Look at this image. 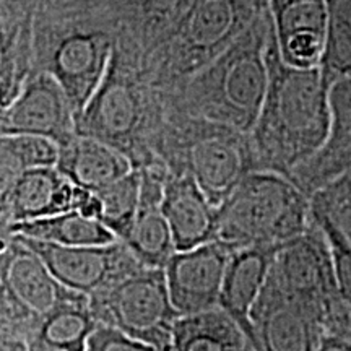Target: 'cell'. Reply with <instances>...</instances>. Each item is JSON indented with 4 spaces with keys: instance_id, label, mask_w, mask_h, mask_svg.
Returning <instances> with one entry per match:
<instances>
[{
    "instance_id": "1",
    "label": "cell",
    "mask_w": 351,
    "mask_h": 351,
    "mask_svg": "<svg viewBox=\"0 0 351 351\" xmlns=\"http://www.w3.org/2000/svg\"><path fill=\"white\" fill-rule=\"evenodd\" d=\"M269 88L251 135L261 168L293 179L319 155L330 134V85L320 67L295 69L280 59L274 34L267 43Z\"/></svg>"
},
{
    "instance_id": "2",
    "label": "cell",
    "mask_w": 351,
    "mask_h": 351,
    "mask_svg": "<svg viewBox=\"0 0 351 351\" xmlns=\"http://www.w3.org/2000/svg\"><path fill=\"white\" fill-rule=\"evenodd\" d=\"M304 191L287 176L252 169L218 207L217 239L232 251L282 247L311 226Z\"/></svg>"
},
{
    "instance_id": "3",
    "label": "cell",
    "mask_w": 351,
    "mask_h": 351,
    "mask_svg": "<svg viewBox=\"0 0 351 351\" xmlns=\"http://www.w3.org/2000/svg\"><path fill=\"white\" fill-rule=\"evenodd\" d=\"M269 36L270 19L265 10L208 70L210 114L226 129L249 135L256 125L269 88L265 57Z\"/></svg>"
},
{
    "instance_id": "4",
    "label": "cell",
    "mask_w": 351,
    "mask_h": 351,
    "mask_svg": "<svg viewBox=\"0 0 351 351\" xmlns=\"http://www.w3.org/2000/svg\"><path fill=\"white\" fill-rule=\"evenodd\" d=\"M90 307L99 326L169 351L171 330L179 314L169 300L163 269L140 267L90 296Z\"/></svg>"
},
{
    "instance_id": "5",
    "label": "cell",
    "mask_w": 351,
    "mask_h": 351,
    "mask_svg": "<svg viewBox=\"0 0 351 351\" xmlns=\"http://www.w3.org/2000/svg\"><path fill=\"white\" fill-rule=\"evenodd\" d=\"M270 275L289 298L326 327L332 309L341 301L333 276L330 252L322 231L314 223L275 254Z\"/></svg>"
},
{
    "instance_id": "6",
    "label": "cell",
    "mask_w": 351,
    "mask_h": 351,
    "mask_svg": "<svg viewBox=\"0 0 351 351\" xmlns=\"http://www.w3.org/2000/svg\"><path fill=\"white\" fill-rule=\"evenodd\" d=\"M16 239L38 254L64 287L88 298L145 267L119 239L82 247H64L21 234H16Z\"/></svg>"
},
{
    "instance_id": "7",
    "label": "cell",
    "mask_w": 351,
    "mask_h": 351,
    "mask_svg": "<svg viewBox=\"0 0 351 351\" xmlns=\"http://www.w3.org/2000/svg\"><path fill=\"white\" fill-rule=\"evenodd\" d=\"M231 254L232 249L219 241L173 254L163 270L169 300L179 315L218 306Z\"/></svg>"
},
{
    "instance_id": "8",
    "label": "cell",
    "mask_w": 351,
    "mask_h": 351,
    "mask_svg": "<svg viewBox=\"0 0 351 351\" xmlns=\"http://www.w3.org/2000/svg\"><path fill=\"white\" fill-rule=\"evenodd\" d=\"M75 112L62 86L43 73L26 82L21 93L5 109H0V135H39L59 147L77 134Z\"/></svg>"
},
{
    "instance_id": "9",
    "label": "cell",
    "mask_w": 351,
    "mask_h": 351,
    "mask_svg": "<svg viewBox=\"0 0 351 351\" xmlns=\"http://www.w3.org/2000/svg\"><path fill=\"white\" fill-rule=\"evenodd\" d=\"M251 327L256 351H314L324 333L317 320L270 274L251 313Z\"/></svg>"
},
{
    "instance_id": "10",
    "label": "cell",
    "mask_w": 351,
    "mask_h": 351,
    "mask_svg": "<svg viewBox=\"0 0 351 351\" xmlns=\"http://www.w3.org/2000/svg\"><path fill=\"white\" fill-rule=\"evenodd\" d=\"M142 122V106L134 86L109 67L93 98L77 117V134L101 140L134 160L135 135Z\"/></svg>"
},
{
    "instance_id": "11",
    "label": "cell",
    "mask_w": 351,
    "mask_h": 351,
    "mask_svg": "<svg viewBox=\"0 0 351 351\" xmlns=\"http://www.w3.org/2000/svg\"><path fill=\"white\" fill-rule=\"evenodd\" d=\"M267 13L280 59L295 69L320 67L327 39V0H269Z\"/></svg>"
},
{
    "instance_id": "12",
    "label": "cell",
    "mask_w": 351,
    "mask_h": 351,
    "mask_svg": "<svg viewBox=\"0 0 351 351\" xmlns=\"http://www.w3.org/2000/svg\"><path fill=\"white\" fill-rule=\"evenodd\" d=\"M244 134L226 129L195 138L189 145L182 173L191 174L213 205L225 202L236 186L252 171V150Z\"/></svg>"
},
{
    "instance_id": "13",
    "label": "cell",
    "mask_w": 351,
    "mask_h": 351,
    "mask_svg": "<svg viewBox=\"0 0 351 351\" xmlns=\"http://www.w3.org/2000/svg\"><path fill=\"white\" fill-rule=\"evenodd\" d=\"M258 13L244 0H189L181 23L182 44L191 56L215 60Z\"/></svg>"
},
{
    "instance_id": "14",
    "label": "cell",
    "mask_w": 351,
    "mask_h": 351,
    "mask_svg": "<svg viewBox=\"0 0 351 351\" xmlns=\"http://www.w3.org/2000/svg\"><path fill=\"white\" fill-rule=\"evenodd\" d=\"M109 67L111 46L103 34L77 33L59 44L51 75L62 86L75 112V119L93 98Z\"/></svg>"
},
{
    "instance_id": "15",
    "label": "cell",
    "mask_w": 351,
    "mask_h": 351,
    "mask_svg": "<svg viewBox=\"0 0 351 351\" xmlns=\"http://www.w3.org/2000/svg\"><path fill=\"white\" fill-rule=\"evenodd\" d=\"M161 210L173 234L176 251H187L217 239L218 207L191 174H168Z\"/></svg>"
},
{
    "instance_id": "16",
    "label": "cell",
    "mask_w": 351,
    "mask_h": 351,
    "mask_svg": "<svg viewBox=\"0 0 351 351\" xmlns=\"http://www.w3.org/2000/svg\"><path fill=\"white\" fill-rule=\"evenodd\" d=\"M280 247H244L232 251L228 262L218 306L226 311L252 343L251 313L269 278ZM254 346V345H252Z\"/></svg>"
},
{
    "instance_id": "17",
    "label": "cell",
    "mask_w": 351,
    "mask_h": 351,
    "mask_svg": "<svg viewBox=\"0 0 351 351\" xmlns=\"http://www.w3.org/2000/svg\"><path fill=\"white\" fill-rule=\"evenodd\" d=\"M56 168L73 186L98 192L129 174L134 166L111 145L75 134L59 145Z\"/></svg>"
},
{
    "instance_id": "18",
    "label": "cell",
    "mask_w": 351,
    "mask_h": 351,
    "mask_svg": "<svg viewBox=\"0 0 351 351\" xmlns=\"http://www.w3.org/2000/svg\"><path fill=\"white\" fill-rule=\"evenodd\" d=\"M3 285L21 304L28 307L38 317L49 314L51 311L70 301L86 296L64 287L43 258L21 244L19 239L8 261Z\"/></svg>"
},
{
    "instance_id": "19",
    "label": "cell",
    "mask_w": 351,
    "mask_h": 351,
    "mask_svg": "<svg viewBox=\"0 0 351 351\" xmlns=\"http://www.w3.org/2000/svg\"><path fill=\"white\" fill-rule=\"evenodd\" d=\"M75 186L56 166L28 169L8 199L5 217L12 223L54 217L73 210Z\"/></svg>"
},
{
    "instance_id": "20",
    "label": "cell",
    "mask_w": 351,
    "mask_h": 351,
    "mask_svg": "<svg viewBox=\"0 0 351 351\" xmlns=\"http://www.w3.org/2000/svg\"><path fill=\"white\" fill-rule=\"evenodd\" d=\"M169 351H256L245 332L217 306L179 315L171 330Z\"/></svg>"
},
{
    "instance_id": "21",
    "label": "cell",
    "mask_w": 351,
    "mask_h": 351,
    "mask_svg": "<svg viewBox=\"0 0 351 351\" xmlns=\"http://www.w3.org/2000/svg\"><path fill=\"white\" fill-rule=\"evenodd\" d=\"M98 326L91 313L90 298L82 296L39 317L28 346L51 351H86L88 339Z\"/></svg>"
},
{
    "instance_id": "22",
    "label": "cell",
    "mask_w": 351,
    "mask_h": 351,
    "mask_svg": "<svg viewBox=\"0 0 351 351\" xmlns=\"http://www.w3.org/2000/svg\"><path fill=\"white\" fill-rule=\"evenodd\" d=\"M12 231L15 234L64 245V247L103 245L117 241L116 236L99 219L83 217L75 210L54 217L33 219V221L13 223Z\"/></svg>"
},
{
    "instance_id": "23",
    "label": "cell",
    "mask_w": 351,
    "mask_h": 351,
    "mask_svg": "<svg viewBox=\"0 0 351 351\" xmlns=\"http://www.w3.org/2000/svg\"><path fill=\"white\" fill-rule=\"evenodd\" d=\"M330 114L332 122L327 143L317 156L302 166H314L315 176L324 179L351 168V78H341L330 85Z\"/></svg>"
},
{
    "instance_id": "24",
    "label": "cell",
    "mask_w": 351,
    "mask_h": 351,
    "mask_svg": "<svg viewBox=\"0 0 351 351\" xmlns=\"http://www.w3.org/2000/svg\"><path fill=\"white\" fill-rule=\"evenodd\" d=\"M122 243L142 265L165 269L176 252V245L161 204L140 202L137 217Z\"/></svg>"
},
{
    "instance_id": "25",
    "label": "cell",
    "mask_w": 351,
    "mask_h": 351,
    "mask_svg": "<svg viewBox=\"0 0 351 351\" xmlns=\"http://www.w3.org/2000/svg\"><path fill=\"white\" fill-rule=\"evenodd\" d=\"M101 204L99 221L124 241L140 207V171L132 169L124 178L96 192Z\"/></svg>"
},
{
    "instance_id": "26",
    "label": "cell",
    "mask_w": 351,
    "mask_h": 351,
    "mask_svg": "<svg viewBox=\"0 0 351 351\" xmlns=\"http://www.w3.org/2000/svg\"><path fill=\"white\" fill-rule=\"evenodd\" d=\"M327 39L320 70L330 83L351 78V0H327Z\"/></svg>"
},
{
    "instance_id": "27",
    "label": "cell",
    "mask_w": 351,
    "mask_h": 351,
    "mask_svg": "<svg viewBox=\"0 0 351 351\" xmlns=\"http://www.w3.org/2000/svg\"><path fill=\"white\" fill-rule=\"evenodd\" d=\"M314 223L322 231L330 252L333 276L337 289L346 304L351 307V238L343 228L333 219L326 208L311 204Z\"/></svg>"
},
{
    "instance_id": "28",
    "label": "cell",
    "mask_w": 351,
    "mask_h": 351,
    "mask_svg": "<svg viewBox=\"0 0 351 351\" xmlns=\"http://www.w3.org/2000/svg\"><path fill=\"white\" fill-rule=\"evenodd\" d=\"M38 324V315L21 304L5 285H0V335L25 340L28 343L36 332Z\"/></svg>"
},
{
    "instance_id": "29",
    "label": "cell",
    "mask_w": 351,
    "mask_h": 351,
    "mask_svg": "<svg viewBox=\"0 0 351 351\" xmlns=\"http://www.w3.org/2000/svg\"><path fill=\"white\" fill-rule=\"evenodd\" d=\"M28 169L33 168H29L16 135H0V215L2 217H5L13 189Z\"/></svg>"
},
{
    "instance_id": "30",
    "label": "cell",
    "mask_w": 351,
    "mask_h": 351,
    "mask_svg": "<svg viewBox=\"0 0 351 351\" xmlns=\"http://www.w3.org/2000/svg\"><path fill=\"white\" fill-rule=\"evenodd\" d=\"M86 351H161L156 346L145 343L125 335L116 328L98 326L88 339Z\"/></svg>"
},
{
    "instance_id": "31",
    "label": "cell",
    "mask_w": 351,
    "mask_h": 351,
    "mask_svg": "<svg viewBox=\"0 0 351 351\" xmlns=\"http://www.w3.org/2000/svg\"><path fill=\"white\" fill-rule=\"evenodd\" d=\"M16 245L15 232L12 231V223L0 215V285L3 283L8 261H10L13 249Z\"/></svg>"
},
{
    "instance_id": "32",
    "label": "cell",
    "mask_w": 351,
    "mask_h": 351,
    "mask_svg": "<svg viewBox=\"0 0 351 351\" xmlns=\"http://www.w3.org/2000/svg\"><path fill=\"white\" fill-rule=\"evenodd\" d=\"M314 351H351V333L324 332Z\"/></svg>"
},
{
    "instance_id": "33",
    "label": "cell",
    "mask_w": 351,
    "mask_h": 351,
    "mask_svg": "<svg viewBox=\"0 0 351 351\" xmlns=\"http://www.w3.org/2000/svg\"><path fill=\"white\" fill-rule=\"evenodd\" d=\"M150 3V7L156 13H161V15H171V13L178 12L179 8L184 7V3L187 5V0H147Z\"/></svg>"
},
{
    "instance_id": "34",
    "label": "cell",
    "mask_w": 351,
    "mask_h": 351,
    "mask_svg": "<svg viewBox=\"0 0 351 351\" xmlns=\"http://www.w3.org/2000/svg\"><path fill=\"white\" fill-rule=\"evenodd\" d=\"M0 351H29L25 340L0 335Z\"/></svg>"
},
{
    "instance_id": "35",
    "label": "cell",
    "mask_w": 351,
    "mask_h": 351,
    "mask_svg": "<svg viewBox=\"0 0 351 351\" xmlns=\"http://www.w3.org/2000/svg\"><path fill=\"white\" fill-rule=\"evenodd\" d=\"M249 5H252L258 12H265L267 7H269V0H244Z\"/></svg>"
},
{
    "instance_id": "36",
    "label": "cell",
    "mask_w": 351,
    "mask_h": 351,
    "mask_svg": "<svg viewBox=\"0 0 351 351\" xmlns=\"http://www.w3.org/2000/svg\"><path fill=\"white\" fill-rule=\"evenodd\" d=\"M5 56H7V44H5V39L2 36V33H0V67H2L3 60H5Z\"/></svg>"
},
{
    "instance_id": "37",
    "label": "cell",
    "mask_w": 351,
    "mask_h": 351,
    "mask_svg": "<svg viewBox=\"0 0 351 351\" xmlns=\"http://www.w3.org/2000/svg\"><path fill=\"white\" fill-rule=\"evenodd\" d=\"M29 351H51V350H44V348H39V346H28Z\"/></svg>"
}]
</instances>
